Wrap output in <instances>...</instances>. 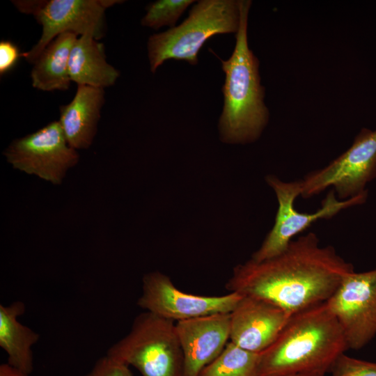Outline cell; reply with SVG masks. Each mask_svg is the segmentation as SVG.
I'll use <instances>...</instances> for the list:
<instances>
[{
	"instance_id": "obj_18",
	"label": "cell",
	"mask_w": 376,
	"mask_h": 376,
	"mask_svg": "<svg viewBox=\"0 0 376 376\" xmlns=\"http://www.w3.org/2000/svg\"><path fill=\"white\" fill-rule=\"evenodd\" d=\"M259 353L228 342L221 354L199 376H258Z\"/></svg>"
},
{
	"instance_id": "obj_15",
	"label": "cell",
	"mask_w": 376,
	"mask_h": 376,
	"mask_svg": "<svg viewBox=\"0 0 376 376\" xmlns=\"http://www.w3.org/2000/svg\"><path fill=\"white\" fill-rule=\"evenodd\" d=\"M69 74L77 86L104 88L113 86L119 72L106 60L104 47L93 36H79L70 52Z\"/></svg>"
},
{
	"instance_id": "obj_7",
	"label": "cell",
	"mask_w": 376,
	"mask_h": 376,
	"mask_svg": "<svg viewBox=\"0 0 376 376\" xmlns=\"http://www.w3.org/2000/svg\"><path fill=\"white\" fill-rule=\"evenodd\" d=\"M265 181L275 193L278 210L272 228L260 248L251 256V259L257 262L272 258L283 251L297 235L306 230L318 219H330L343 210L362 205L366 203L368 196L367 190L357 196L339 200L336 192L331 189L322 201L320 208L313 213H302L294 207L295 199L301 196L300 180L285 182L271 174L266 175Z\"/></svg>"
},
{
	"instance_id": "obj_2",
	"label": "cell",
	"mask_w": 376,
	"mask_h": 376,
	"mask_svg": "<svg viewBox=\"0 0 376 376\" xmlns=\"http://www.w3.org/2000/svg\"><path fill=\"white\" fill-rule=\"evenodd\" d=\"M347 349L325 301L291 315L273 343L259 353L258 376L325 375Z\"/></svg>"
},
{
	"instance_id": "obj_3",
	"label": "cell",
	"mask_w": 376,
	"mask_h": 376,
	"mask_svg": "<svg viewBox=\"0 0 376 376\" xmlns=\"http://www.w3.org/2000/svg\"><path fill=\"white\" fill-rule=\"evenodd\" d=\"M250 0H240V23L234 50L222 60L225 81L221 91L224 107L219 121V137L230 144L255 142L269 122V113L261 84L259 60L249 48L247 29Z\"/></svg>"
},
{
	"instance_id": "obj_9",
	"label": "cell",
	"mask_w": 376,
	"mask_h": 376,
	"mask_svg": "<svg viewBox=\"0 0 376 376\" xmlns=\"http://www.w3.org/2000/svg\"><path fill=\"white\" fill-rule=\"evenodd\" d=\"M3 153L15 169L54 185L63 182L79 158L68 145L58 120L13 140Z\"/></svg>"
},
{
	"instance_id": "obj_16",
	"label": "cell",
	"mask_w": 376,
	"mask_h": 376,
	"mask_svg": "<svg viewBox=\"0 0 376 376\" xmlns=\"http://www.w3.org/2000/svg\"><path fill=\"white\" fill-rule=\"evenodd\" d=\"M25 308L22 301L0 305V347L7 354L8 363L30 375L33 370L32 347L40 335L17 320Z\"/></svg>"
},
{
	"instance_id": "obj_5",
	"label": "cell",
	"mask_w": 376,
	"mask_h": 376,
	"mask_svg": "<svg viewBox=\"0 0 376 376\" xmlns=\"http://www.w3.org/2000/svg\"><path fill=\"white\" fill-rule=\"evenodd\" d=\"M107 354L139 370L142 376H180L182 353L174 321L145 311L127 334Z\"/></svg>"
},
{
	"instance_id": "obj_11",
	"label": "cell",
	"mask_w": 376,
	"mask_h": 376,
	"mask_svg": "<svg viewBox=\"0 0 376 376\" xmlns=\"http://www.w3.org/2000/svg\"><path fill=\"white\" fill-rule=\"evenodd\" d=\"M243 296L230 292L221 296L189 294L177 288L171 279L155 271L142 279V292L137 305L175 322L216 313H231Z\"/></svg>"
},
{
	"instance_id": "obj_24",
	"label": "cell",
	"mask_w": 376,
	"mask_h": 376,
	"mask_svg": "<svg viewBox=\"0 0 376 376\" xmlns=\"http://www.w3.org/2000/svg\"><path fill=\"white\" fill-rule=\"evenodd\" d=\"M288 376H325L324 375L320 374H313V373H301V374H295Z\"/></svg>"
},
{
	"instance_id": "obj_17",
	"label": "cell",
	"mask_w": 376,
	"mask_h": 376,
	"mask_svg": "<svg viewBox=\"0 0 376 376\" xmlns=\"http://www.w3.org/2000/svg\"><path fill=\"white\" fill-rule=\"evenodd\" d=\"M78 36L64 33L51 41L40 54L31 72L33 88L42 91L70 88L69 58Z\"/></svg>"
},
{
	"instance_id": "obj_12",
	"label": "cell",
	"mask_w": 376,
	"mask_h": 376,
	"mask_svg": "<svg viewBox=\"0 0 376 376\" xmlns=\"http://www.w3.org/2000/svg\"><path fill=\"white\" fill-rule=\"evenodd\" d=\"M175 330L182 353L180 376H199L228 343L230 313L179 321Z\"/></svg>"
},
{
	"instance_id": "obj_4",
	"label": "cell",
	"mask_w": 376,
	"mask_h": 376,
	"mask_svg": "<svg viewBox=\"0 0 376 376\" xmlns=\"http://www.w3.org/2000/svg\"><path fill=\"white\" fill-rule=\"evenodd\" d=\"M240 23V0H201L178 26L150 36L147 42L150 70L169 59L198 62L205 42L217 34L235 33Z\"/></svg>"
},
{
	"instance_id": "obj_6",
	"label": "cell",
	"mask_w": 376,
	"mask_h": 376,
	"mask_svg": "<svg viewBox=\"0 0 376 376\" xmlns=\"http://www.w3.org/2000/svg\"><path fill=\"white\" fill-rule=\"evenodd\" d=\"M22 13L32 15L42 27L41 36L28 52L22 53L33 64L45 47L64 33L78 36L89 35L96 40L104 37L105 11L118 0H29L12 1Z\"/></svg>"
},
{
	"instance_id": "obj_10",
	"label": "cell",
	"mask_w": 376,
	"mask_h": 376,
	"mask_svg": "<svg viewBox=\"0 0 376 376\" xmlns=\"http://www.w3.org/2000/svg\"><path fill=\"white\" fill-rule=\"evenodd\" d=\"M326 302L347 348L364 347L376 335V268L348 273Z\"/></svg>"
},
{
	"instance_id": "obj_23",
	"label": "cell",
	"mask_w": 376,
	"mask_h": 376,
	"mask_svg": "<svg viewBox=\"0 0 376 376\" xmlns=\"http://www.w3.org/2000/svg\"><path fill=\"white\" fill-rule=\"evenodd\" d=\"M29 375L19 368L4 363L0 366V376H29Z\"/></svg>"
},
{
	"instance_id": "obj_14",
	"label": "cell",
	"mask_w": 376,
	"mask_h": 376,
	"mask_svg": "<svg viewBox=\"0 0 376 376\" xmlns=\"http://www.w3.org/2000/svg\"><path fill=\"white\" fill-rule=\"evenodd\" d=\"M104 103V88L77 86L72 100L60 107L58 122L71 148L77 150L91 146Z\"/></svg>"
},
{
	"instance_id": "obj_20",
	"label": "cell",
	"mask_w": 376,
	"mask_h": 376,
	"mask_svg": "<svg viewBox=\"0 0 376 376\" xmlns=\"http://www.w3.org/2000/svg\"><path fill=\"white\" fill-rule=\"evenodd\" d=\"M330 372L331 376H376V362L353 358L343 353Z\"/></svg>"
},
{
	"instance_id": "obj_1",
	"label": "cell",
	"mask_w": 376,
	"mask_h": 376,
	"mask_svg": "<svg viewBox=\"0 0 376 376\" xmlns=\"http://www.w3.org/2000/svg\"><path fill=\"white\" fill-rule=\"evenodd\" d=\"M353 271L352 264L334 247L322 246L318 236L308 233L272 258L259 262L250 258L236 265L226 288L268 301L293 315L327 301Z\"/></svg>"
},
{
	"instance_id": "obj_8",
	"label": "cell",
	"mask_w": 376,
	"mask_h": 376,
	"mask_svg": "<svg viewBox=\"0 0 376 376\" xmlns=\"http://www.w3.org/2000/svg\"><path fill=\"white\" fill-rule=\"evenodd\" d=\"M375 178L376 129L363 127L343 153L300 180L301 196L309 198L332 187L339 200H347L367 191Z\"/></svg>"
},
{
	"instance_id": "obj_19",
	"label": "cell",
	"mask_w": 376,
	"mask_h": 376,
	"mask_svg": "<svg viewBox=\"0 0 376 376\" xmlns=\"http://www.w3.org/2000/svg\"><path fill=\"white\" fill-rule=\"evenodd\" d=\"M192 0H158L148 5L141 25L157 30L163 26L175 27V24Z\"/></svg>"
},
{
	"instance_id": "obj_13",
	"label": "cell",
	"mask_w": 376,
	"mask_h": 376,
	"mask_svg": "<svg viewBox=\"0 0 376 376\" xmlns=\"http://www.w3.org/2000/svg\"><path fill=\"white\" fill-rule=\"evenodd\" d=\"M291 315L268 301L243 296L230 313V341L260 353L276 339Z\"/></svg>"
},
{
	"instance_id": "obj_21",
	"label": "cell",
	"mask_w": 376,
	"mask_h": 376,
	"mask_svg": "<svg viewBox=\"0 0 376 376\" xmlns=\"http://www.w3.org/2000/svg\"><path fill=\"white\" fill-rule=\"evenodd\" d=\"M83 376H134L129 366L106 354L100 358L92 369Z\"/></svg>"
},
{
	"instance_id": "obj_22",
	"label": "cell",
	"mask_w": 376,
	"mask_h": 376,
	"mask_svg": "<svg viewBox=\"0 0 376 376\" xmlns=\"http://www.w3.org/2000/svg\"><path fill=\"white\" fill-rule=\"evenodd\" d=\"M22 53L19 47L10 40L0 42V75H3L14 68Z\"/></svg>"
}]
</instances>
